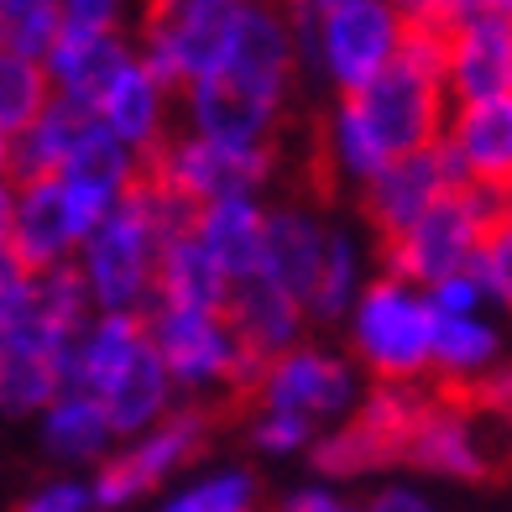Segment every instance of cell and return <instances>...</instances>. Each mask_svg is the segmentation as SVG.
Wrapping results in <instances>:
<instances>
[{"label": "cell", "mask_w": 512, "mask_h": 512, "mask_svg": "<svg viewBox=\"0 0 512 512\" xmlns=\"http://www.w3.org/2000/svg\"><path fill=\"white\" fill-rule=\"evenodd\" d=\"M293 74H298V42L288 27V11L272 6V0H246L220 63L178 89L183 126L236 147H272L283 105L293 95Z\"/></svg>", "instance_id": "cell-1"}, {"label": "cell", "mask_w": 512, "mask_h": 512, "mask_svg": "<svg viewBox=\"0 0 512 512\" xmlns=\"http://www.w3.org/2000/svg\"><path fill=\"white\" fill-rule=\"evenodd\" d=\"M183 220H189V209L173 194H162L142 173V183L115 199L74 251L89 304L121 309V314H147L157 298V251L168 241V230H178Z\"/></svg>", "instance_id": "cell-2"}, {"label": "cell", "mask_w": 512, "mask_h": 512, "mask_svg": "<svg viewBox=\"0 0 512 512\" xmlns=\"http://www.w3.org/2000/svg\"><path fill=\"white\" fill-rule=\"evenodd\" d=\"M345 340L351 361L371 382H429V340H434V304L424 288L398 272L366 277L345 309Z\"/></svg>", "instance_id": "cell-3"}, {"label": "cell", "mask_w": 512, "mask_h": 512, "mask_svg": "<svg viewBox=\"0 0 512 512\" xmlns=\"http://www.w3.org/2000/svg\"><path fill=\"white\" fill-rule=\"evenodd\" d=\"M497 215H502V189L455 183V189H445L429 209H418L403 230H392L382 241V267L408 277L418 288H429L434 277L476 262V251Z\"/></svg>", "instance_id": "cell-4"}, {"label": "cell", "mask_w": 512, "mask_h": 512, "mask_svg": "<svg viewBox=\"0 0 512 512\" xmlns=\"http://www.w3.org/2000/svg\"><path fill=\"white\" fill-rule=\"evenodd\" d=\"M147 335L157 345L162 366L178 387V398H220V392H251L256 366L225 309H194V304H152L147 309Z\"/></svg>", "instance_id": "cell-5"}, {"label": "cell", "mask_w": 512, "mask_h": 512, "mask_svg": "<svg viewBox=\"0 0 512 512\" xmlns=\"http://www.w3.org/2000/svg\"><path fill=\"white\" fill-rule=\"evenodd\" d=\"M288 27L298 42V63H309L335 95H356L366 79H377L398 58L408 16L392 0H351L340 11H324L314 21H288Z\"/></svg>", "instance_id": "cell-6"}, {"label": "cell", "mask_w": 512, "mask_h": 512, "mask_svg": "<svg viewBox=\"0 0 512 512\" xmlns=\"http://www.w3.org/2000/svg\"><path fill=\"white\" fill-rule=\"evenodd\" d=\"M204 445H209V413L199 403H173L162 418L115 439V450L89 465L95 507H136L142 497H157L194 455H204Z\"/></svg>", "instance_id": "cell-7"}, {"label": "cell", "mask_w": 512, "mask_h": 512, "mask_svg": "<svg viewBox=\"0 0 512 512\" xmlns=\"http://www.w3.org/2000/svg\"><path fill=\"white\" fill-rule=\"evenodd\" d=\"M502 434H507V424L476 392L434 387L424 398V408H418L413 429H408L403 460H413L418 471L445 476V481H486L507 460Z\"/></svg>", "instance_id": "cell-8"}, {"label": "cell", "mask_w": 512, "mask_h": 512, "mask_svg": "<svg viewBox=\"0 0 512 512\" xmlns=\"http://www.w3.org/2000/svg\"><path fill=\"white\" fill-rule=\"evenodd\" d=\"M272 162H277L272 147H236L183 126L147 152V178L162 194H173L183 209H194L220 194H246V189L262 194L272 178Z\"/></svg>", "instance_id": "cell-9"}, {"label": "cell", "mask_w": 512, "mask_h": 512, "mask_svg": "<svg viewBox=\"0 0 512 512\" xmlns=\"http://www.w3.org/2000/svg\"><path fill=\"white\" fill-rule=\"evenodd\" d=\"M361 387H366V371L351 356L324 351V345H309V340H298L288 351H277L272 361H262V371L251 382L262 408H288L319 429L351 413Z\"/></svg>", "instance_id": "cell-10"}, {"label": "cell", "mask_w": 512, "mask_h": 512, "mask_svg": "<svg viewBox=\"0 0 512 512\" xmlns=\"http://www.w3.org/2000/svg\"><path fill=\"white\" fill-rule=\"evenodd\" d=\"M100 220V209H89L63 173L42 178H16V204H11V256L21 267H58L74 262L79 241L89 236V225Z\"/></svg>", "instance_id": "cell-11"}, {"label": "cell", "mask_w": 512, "mask_h": 512, "mask_svg": "<svg viewBox=\"0 0 512 512\" xmlns=\"http://www.w3.org/2000/svg\"><path fill=\"white\" fill-rule=\"evenodd\" d=\"M68 340L37 309L0 324V418H37L68 387Z\"/></svg>", "instance_id": "cell-12"}, {"label": "cell", "mask_w": 512, "mask_h": 512, "mask_svg": "<svg viewBox=\"0 0 512 512\" xmlns=\"http://www.w3.org/2000/svg\"><path fill=\"white\" fill-rule=\"evenodd\" d=\"M455 183H465L455 152L445 142H429V147L387 157L366 183H356V194H361V215L371 225V236L387 241L392 230H403L418 209H429L445 189H455Z\"/></svg>", "instance_id": "cell-13"}, {"label": "cell", "mask_w": 512, "mask_h": 512, "mask_svg": "<svg viewBox=\"0 0 512 512\" xmlns=\"http://www.w3.org/2000/svg\"><path fill=\"white\" fill-rule=\"evenodd\" d=\"M225 319H230V330H236L241 340V351L262 366L272 361L277 351H288V345L304 340L309 330V309H304V298H293L288 288H277L267 272H241L236 283H230L225 293Z\"/></svg>", "instance_id": "cell-14"}, {"label": "cell", "mask_w": 512, "mask_h": 512, "mask_svg": "<svg viewBox=\"0 0 512 512\" xmlns=\"http://www.w3.org/2000/svg\"><path fill=\"white\" fill-rule=\"evenodd\" d=\"M439 142L455 152L465 183L507 189V183H512V95L450 100V115H445Z\"/></svg>", "instance_id": "cell-15"}, {"label": "cell", "mask_w": 512, "mask_h": 512, "mask_svg": "<svg viewBox=\"0 0 512 512\" xmlns=\"http://www.w3.org/2000/svg\"><path fill=\"white\" fill-rule=\"evenodd\" d=\"M131 53L136 42H126L121 27H58V37L42 48V74H48L58 100L89 110Z\"/></svg>", "instance_id": "cell-16"}, {"label": "cell", "mask_w": 512, "mask_h": 512, "mask_svg": "<svg viewBox=\"0 0 512 512\" xmlns=\"http://www.w3.org/2000/svg\"><path fill=\"white\" fill-rule=\"evenodd\" d=\"M173 95H178V89L162 84L152 68L142 63V53H131L110 74V84L100 89V100L89 110H95V121H105L121 142H131L136 152L147 157L162 136L173 131Z\"/></svg>", "instance_id": "cell-17"}, {"label": "cell", "mask_w": 512, "mask_h": 512, "mask_svg": "<svg viewBox=\"0 0 512 512\" xmlns=\"http://www.w3.org/2000/svg\"><path fill=\"white\" fill-rule=\"evenodd\" d=\"M63 178H68V189H74L89 209H105L121 199L126 189H136L142 183V173H147V157L136 152L131 142H121L105 121H95V110L79 121V131H74V142H68V157H63V168H58Z\"/></svg>", "instance_id": "cell-18"}, {"label": "cell", "mask_w": 512, "mask_h": 512, "mask_svg": "<svg viewBox=\"0 0 512 512\" xmlns=\"http://www.w3.org/2000/svg\"><path fill=\"white\" fill-rule=\"evenodd\" d=\"M445 89L450 100L512 95V16H481L445 32Z\"/></svg>", "instance_id": "cell-19"}, {"label": "cell", "mask_w": 512, "mask_h": 512, "mask_svg": "<svg viewBox=\"0 0 512 512\" xmlns=\"http://www.w3.org/2000/svg\"><path fill=\"white\" fill-rule=\"evenodd\" d=\"M507 356L502 324L492 309L476 314H434V340H429V382L445 392H476Z\"/></svg>", "instance_id": "cell-20"}, {"label": "cell", "mask_w": 512, "mask_h": 512, "mask_svg": "<svg viewBox=\"0 0 512 512\" xmlns=\"http://www.w3.org/2000/svg\"><path fill=\"white\" fill-rule=\"evenodd\" d=\"M324 241H330V220H324L319 209H309V204H267L256 272H267L272 283L288 288L293 298H309Z\"/></svg>", "instance_id": "cell-21"}, {"label": "cell", "mask_w": 512, "mask_h": 512, "mask_svg": "<svg viewBox=\"0 0 512 512\" xmlns=\"http://www.w3.org/2000/svg\"><path fill=\"white\" fill-rule=\"evenodd\" d=\"M115 424H110V413L100 408V398L95 392H84V387H74L68 382L58 398L37 413V445H42V455L48 460H58V465H95V460H105L110 450H115Z\"/></svg>", "instance_id": "cell-22"}, {"label": "cell", "mask_w": 512, "mask_h": 512, "mask_svg": "<svg viewBox=\"0 0 512 512\" xmlns=\"http://www.w3.org/2000/svg\"><path fill=\"white\" fill-rule=\"evenodd\" d=\"M262 225H267V199L262 194H220V199H204L189 209V230L209 246V256L241 277L256 267V251H262Z\"/></svg>", "instance_id": "cell-23"}, {"label": "cell", "mask_w": 512, "mask_h": 512, "mask_svg": "<svg viewBox=\"0 0 512 512\" xmlns=\"http://www.w3.org/2000/svg\"><path fill=\"white\" fill-rule=\"evenodd\" d=\"M230 277L209 246L189 230L183 220L178 230H168V241L157 251V298L152 304H194V309H225V293H230Z\"/></svg>", "instance_id": "cell-24"}, {"label": "cell", "mask_w": 512, "mask_h": 512, "mask_svg": "<svg viewBox=\"0 0 512 512\" xmlns=\"http://www.w3.org/2000/svg\"><path fill=\"white\" fill-rule=\"evenodd\" d=\"M100 398V408L110 413V424H115V434H136V429H147L152 418H162L173 403H178V387H173V377H168V366H162V356H157V345L147 340L142 351H136L115 377L95 392Z\"/></svg>", "instance_id": "cell-25"}, {"label": "cell", "mask_w": 512, "mask_h": 512, "mask_svg": "<svg viewBox=\"0 0 512 512\" xmlns=\"http://www.w3.org/2000/svg\"><path fill=\"white\" fill-rule=\"evenodd\" d=\"M366 277H371L366 272V246L345 225H330V241H324V256H319V272H314L309 298H304L309 324L345 319V309H351V298L361 293Z\"/></svg>", "instance_id": "cell-26"}, {"label": "cell", "mask_w": 512, "mask_h": 512, "mask_svg": "<svg viewBox=\"0 0 512 512\" xmlns=\"http://www.w3.org/2000/svg\"><path fill=\"white\" fill-rule=\"evenodd\" d=\"M304 455H309V465H314L324 481H361V476H371V471H382V465L398 460L377 434L361 424L356 413H345V418H335V424H324Z\"/></svg>", "instance_id": "cell-27"}, {"label": "cell", "mask_w": 512, "mask_h": 512, "mask_svg": "<svg viewBox=\"0 0 512 512\" xmlns=\"http://www.w3.org/2000/svg\"><path fill=\"white\" fill-rule=\"evenodd\" d=\"M84 105H68V100H48L27 126L11 136V178H42V173H58L63 157H68V142L84 121Z\"/></svg>", "instance_id": "cell-28"}, {"label": "cell", "mask_w": 512, "mask_h": 512, "mask_svg": "<svg viewBox=\"0 0 512 512\" xmlns=\"http://www.w3.org/2000/svg\"><path fill=\"white\" fill-rule=\"evenodd\" d=\"M256 502V476L246 465H215V471H199L189 481L168 486L162 507L168 512H246Z\"/></svg>", "instance_id": "cell-29"}, {"label": "cell", "mask_w": 512, "mask_h": 512, "mask_svg": "<svg viewBox=\"0 0 512 512\" xmlns=\"http://www.w3.org/2000/svg\"><path fill=\"white\" fill-rule=\"evenodd\" d=\"M48 100H53V84L42 74V58L0 48V131L16 136Z\"/></svg>", "instance_id": "cell-30"}, {"label": "cell", "mask_w": 512, "mask_h": 512, "mask_svg": "<svg viewBox=\"0 0 512 512\" xmlns=\"http://www.w3.org/2000/svg\"><path fill=\"white\" fill-rule=\"evenodd\" d=\"M48 324H58V330H79V324L95 314V304H89V288L74 262H58V267H42L37 272V304H32Z\"/></svg>", "instance_id": "cell-31"}, {"label": "cell", "mask_w": 512, "mask_h": 512, "mask_svg": "<svg viewBox=\"0 0 512 512\" xmlns=\"http://www.w3.org/2000/svg\"><path fill=\"white\" fill-rule=\"evenodd\" d=\"M0 27H6V48L42 58V48L58 37V0H0Z\"/></svg>", "instance_id": "cell-32"}, {"label": "cell", "mask_w": 512, "mask_h": 512, "mask_svg": "<svg viewBox=\"0 0 512 512\" xmlns=\"http://www.w3.org/2000/svg\"><path fill=\"white\" fill-rule=\"evenodd\" d=\"M319 424L298 418L288 408H262L256 403V418H251V450L267 455V460H288V455H304L314 445Z\"/></svg>", "instance_id": "cell-33"}, {"label": "cell", "mask_w": 512, "mask_h": 512, "mask_svg": "<svg viewBox=\"0 0 512 512\" xmlns=\"http://www.w3.org/2000/svg\"><path fill=\"white\" fill-rule=\"evenodd\" d=\"M476 272L486 293H492V309H512V209H502L492 230H486V241L476 251Z\"/></svg>", "instance_id": "cell-34"}, {"label": "cell", "mask_w": 512, "mask_h": 512, "mask_svg": "<svg viewBox=\"0 0 512 512\" xmlns=\"http://www.w3.org/2000/svg\"><path fill=\"white\" fill-rule=\"evenodd\" d=\"M424 298L434 304V314H476V309H492V293H486L476 262L460 267V272L434 277V283L424 288Z\"/></svg>", "instance_id": "cell-35"}, {"label": "cell", "mask_w": 512, "mask_h": 512, "mask_svg": "<svg viewBox=\"0 0 512 512\" xmlns=\"http://www.w3.org/2000/svg\"><path fill=\"white\" fill-rule=\"evenodd\" d=\"M21 507H27V512H89V507H95V492H89V476L63 471V476H53V481L32 486Z\"/></svg>", "instance_id": "cell-36"}, {"label": "cell", "mask_w": 512, "mask_h": 512, "mask_svg": "<svg viewBox=\"0 0 512 512\" xmlns=\"http://www.w3.org/2000/svg\"><path fill=\"white\" fill-rule=\"evenodd\" d=\"M126 0H58L63 27H121Z\"/></svg>", "instance_id": "cell-37"}, {"label": "cell", "mask_w": 512, "mask_h": 512, "mask_svg": "<svg viewBox=\"0 0 512 512\" xmlns=\"http://www.w3.org/2000/svg\"><path fill=\"white\" fill-rule=\"evenodd\" d=\"M481 16H512V0H439L434 11V27H465V21H481Z\"/></svg>", "instance_id": "cell-38"}, {"label": "cell", "mask_w": 512, "mask_h": 512, "mask_svg": "<svg viewBox=\"0 0 512 512\" xmlns=\"http://www.w3.org/2000/svg\"><path fill=\"white\" fill-rule=\"evenodd\" d=\"M283 507H288V512H340L345 497H340V481H324V476H319L314 486H298V492H288Z\"/></svg>", "instance_id": "cell-39"}, {"label": "cell", "mask_w": 512, "mask_h": 512, "mask_svg": "<svg viewBox=\"0 0 512 512\" xmlns=\"http://www.w3.org/2000/svg\"><path fill=\"white\" fill-rule=\"evenodd\" d=\"M476 398H481V403L492 408V413L502 418V424L512 429V361H507V356L497 361V371H492V377H486V382L476 387Z\"/></svg>", "instance_id": "cell-40"}, {"label": "cell", "mask_w": 512, "mask_h": 512, "mask_svg": "<svg viewBox=\"0 0 512 512\" xmlns=\"http://www.w3.org/2000/svg\"><path fill=\"white\" fill-rule=\"evenodd\" d=\"M371 507L377 512H429V497L413 492V486H387V492L371 497Z\"/></svg>", "instance_id": "cell-41"}, {"label": "cell", "mask_w": 512, "mask_h": 512, "mask_svg": "<svg viewBox=\"0 0 512 512\" xmlns=\"http://www.w3.org/2000/svg\"><path fill=\"white\" fill-rule=\"evenodd\" d=\"M340 6H351V0H283L288 21H314V16H324V11H340Z\"/></svg>", "instance_id": "cell-42"}, {"label": "cell", "mask_w": 512, "mask_h": 512, "mask_svg": "<svg viewBox=\"0 0 512 512\" xmlns=\"http://www.w3.org/2000/svg\"><path fill=\"white\" fill-rule=\"evenodd\" d=\"M11 204H16V178L0 173V251H11Z\"/></svg>", "instance_id": "cell-43"}, {"label": "cell", "mask_w": 512, "mask_h": 512, "mask_svg": "<svg viewBox=\"0 0 512 512\" xmlns=\"http://www.w3.org/2000/svg\"><path fill=\"white\" fill-rule=\"evenodd\" d=\"M408 21H434V11H439V0H392Z\"/></svg>", "instance_id": "cell-44"}, {"label": "cell", "mask_w": 512, "mask_h": 512, "mask_svg": "<svg viewBox=\"0 0 512 512\" xmlns=\"http://www.w3.org/2000/svg\"><path fill=\"white\" fill-rule=\"evenodd\" d=\"M0 173H11V131H0Z\"/></svg>", "instance_id": "cell-45"}, {"label": "cell", "mask_w": 512, "mask_h": 512, "mask_svg": "<svg viewBox=\"0 0 512 512\" xmlns=\"http://www.w3.org/2000/svg\"><path fill=\"white\" fill-rule=\"evenodd\" d=\"M0 48H6V27H0Z\"/></svg>", "instance_id": "cell-46"}, {"label": "cell", "mask_w": 512, "mask_h": 512, "mask_svg": "<svg viewBox=\"0 0 512 512\" xmlns=\"http://www.w3.org/2000/svg\"><path fill=\"white\" fill-rule=\"evenodd\" d=\"M507 314H512V309H507Z\"/></svg>", "instance_id": "cell-47"}]
</instances>
